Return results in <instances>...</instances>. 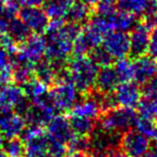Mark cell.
Segmentation results:
<instances>
[{"instance_id":"ee69618b","label":"cell","mask_w":157,"mask_h":157,"mask_svg":"<svg viewBox=\"0 0 157 157\" xmlns=\"http://www.w3.org/2000/svg\"><path fill=\"white\" fill-rule=\"evenodd\" d=\"M69 157H99L97 155H95L94 153H88L87 152H75V153H72Z\"/></svg>"},{"instance_id":"5b68a950","label":"cell","mask_w":157,"mask_h":157,"mask_svg":"<svg viewBox=\"0 0 157 157\" xmlns=\"http://www.w3.org/2000/svg\"><path fill=\"white\" fill-rule=\"evenodd\" d=\"M24 155L26 157L48 156L50 140L42 126L30 125L23 132Z\"/></svg>"},{"instance_id":"b9f144b4","label":"cell","mask_w":157,"mask_h":157,"mask_svg":"<svg viewBox=\"0 0 157 157\" xmlns=\"http://www.w3.org/2000/svg\"><path fill=\"white\" fill-rule=\"evenodd\" d=\"M11 63L12 61L10 60V54L7 51L0 48V70L7 67V66L11 65Z\"/></svg>"},{"instance_id":"5bb4252c","label":"cell","mask_w":157,"mask_h":157,"mask_svg":"<svg viewBox=\"0 0 157 157\" xmlns=\"http://www.w3.org/2000/svg\"><path fill=\"white\" fill-rule=\"evenodd\" d=\"M46 135L50 141L66 144L74 135L72 131L70 121L63 115H54L48 123Z\"/></svg>"},{"instance_id":"3957f363","label":"cell","mask_w":157,"mask_h":157,"mask_svg":"<svg viewBox=\"0 0 157 157\" xmlns=\"http://www.w3.org/2000/svg\"><path fill=\"white\" fill-rule=\"evenodd\" d=\"M99 67L90 57L74 56L69 61L67 75L78 92L88 93L96 83Z\"/></svg>"},{"instance_id":"cb8c5ba5","label":"cell","mask_w":157,"mask_h":157,"mask_svg":"<svg viewBox=\"0 0 157 157\" xmlns=\"http://www.w3.org/2000/svg\"><path fill=\"white\" fill-rule=\"evenodd\" d=\"M26 98L30 99L33 102L45 98L48 95V85L43 82L39 81L37 78H31L24 83V87L22 88Z\"/></svg>"},{"instance_id":"d590c367","label":"cell","mask_w":157,"mask_h":157,"mask_svg":"<svg viewBox=\"0 0 157 157\" xmlns=\"http://www.w3.org/2000/svg\"><path fill=\"white\" fill-rule=\"evenodd\" d=\"M90 58L97 63V66H100V67H107L110 66L112 63V57L109 55V53L105 50L103 48H96L93 50L92 52V56Z\"/></svg>"},{"instance_id":"4fadbf2b","label":"cell","mask_w":157,"mask_h":157,"mask_svg":"<svg viewBox=\"0 0 157 157\" xmlns=\"http://www.w3.org/2000/svg\"><path fill=\"white\" fill-rule=\"evenodd\" d=\"M112 95H113L116 107L118 105V107L129 108V109L138 107L142 97L140 87L132 82L118 84Z\"/></svg>"},{"instance_id":"277c9868","label":"cell","mask_w":157,"mask_h":157,"mask_svg":"<svg viewBox=\"0 0 157 157\" xmlns=\"http://www.w3.org/2000/svg\"><path fill=\"white\" fill-rule=\"evenodd\" d=\"M136 115L133 109L129 108H114L107 111L100 120V128L113 133H124L135 125Z\"/></svg>"},{"instance_id":"836d02e7","label":"cell","mask_w":157,"mask_h":157,"mask_svg":"<svg viewBox=\"0 0 157 157\" xmlns=\"http://www.w3.org/2000/svg\"><path fill=\"white\" fill-rule=\"evenodd\" d=\"M2 148L7 157H21L24 155V143L18 138L7 139L3 142Z\"/></svg>"},{"instance_id":"7dc6e473","label":"cell","mask_w":157,"mask_h":157,"mask_svg":"<svg viewBox=\"0 0 157 157\" xmlns=\"http://www.w3.org/2000/svg\"><path fill=\"white\" fill-rule=\"evenodd\" d=\"M59 1H60V2L63 3V5H65L66 7H67L68 9H69V8L71 7V6L73 5L74 2H75L76 0H59Z\"/></svg>"},{"instance_id":"f907efd6","label":"cell","mask_w":157,"mask_h":157,"mask_svg":"<svg viewBox=\"0 0 157 157\" xmlns=\"http://www.w3.org/2000/svg\"><path fill=\"white\" fill-rule=\"evenodd\" d=\"M153 139H154L155 143H156V145H157V124H156V130H155V135H154V137H153Z\"/></svg>"},{"instance_id":"f6af8a7d","label":"cell","mask_w":157,"mask_h":157,"mask_svg":"<svg viewBox=\"0 0 157 157\" xmlns=\"http://www.w3.org/2000/svg\"><path fill=\"white\" fill-rule=\"evenodd\" d=\"M142 157H157V148H154V150L150 148Z\"/></svg>"},{"instance_id":"44dd1931","label":"cell","mask_w":157,"mask_h":157,"mask_svg":"<svg viewBox=\"0 0 157 157\" xmlns=\"http://www.w3.org/2000/svg\"><path fill=\"white\" fill-rule=\"evenodd\" d=\"M139 115L156 122L157 121V90H144L138 105Z\"/></svg>"},{"instance_id":"ba28073f","label":"cell","mask_w":157,"mask_h":157,"mask_svg":"<svg viewBox=\"0 0 157 157\" xmlns=\"http://www.w3.org/2000/svg\"><path fill=\"white\" fill-rule=\"evenodd\" d=\"M90 151L99 157H107L120 147L121 137L118 133L105 131L103 129H95L88 137Z\"/></svg>"},{"instance_id":"83f0119b","label":"cell","mask_w":157,"mask_h":157,"mask_svg":"<svg viewBox=\"0 0 157 157\" xmlns=\"http://www.w3.org/2000/svg\"><path fill=\"white\" fill-rule=\"evenodd\" d=\"M117 6L120 10L129 12L136 16L144 15L150 11L147 0H118Z\"/></svg>"},{"instance_id":"603a6c76","label":"cell","mask_w":157,"mask_h":157,"mask_svg":"<svg viewBox=\"0 0 157 157\" xmlns=\"http://www.w3.org/2000/svg\"><path fill=\"white\" fill-rule=\"evenodd\" d=\"M18 5L17 0H0V33L8 31L10 23L18 12Z\"/></svg>"},{"instance_id":"74e56055","label":"cell","mask_w":157,"mask_h":157,"mask_svg":"<svg viewBox=\"0 0 157 157\" xmlns=\"http://www.w3.org/2000/svg\"><path fill=\"white\" fill-rule=\"evenodd\" d=\"M67 153H68V147L66 144L59 143V142L50 141L48 156H50V157H66Z\"/></svg>"},{"instance_id":"9c48e42d","label":"cell","mask_w":157,"mask_h":157,"mask_svg":"<svg viewBox=\"0 0 157 157\" xmlns=\"http://www.w3.org/2000/svg\"><path fill=\"white\" fill-rule=\"evenodd\" d=\"M29 105L21 87L15 85H0V114L16 109L23 115Z\"/></svg>"},{"instance_id":"d4e9b609","label":"cell","mask_w":157,"mask_h":157,"mask_svg":"<svg viewBox=\"0 0 157 157\" xmlns=\"http://www.w3.org/2000/svg\"><path fill=\"white\" fill-rule=\"evenodd\" d=\"M33 73L39 81L48 85V84H52L56 81L57 67L48 60H40L39 63L35 65Z\"/></svg>"},{"instance_id":"7402d4cb","label":"cell","mask_w":157,"mask_h":157,"mask_svg":"<svg viewBox=\"0 0 157 157\" xmlns=\"http://www.w3.org/2000/svg\"><path fill=\"white\" fill-rule=\"evenodd\" d=\"M108 18L113 30L123 31V33L131 31L137 25V16L122 10L113 12L111 15L108 16Z\"/></svg>"},{"instance_id":"8d00e7d4","label":"cell","mask_w":157,"mask_h":157,"mask_svg":"<svg viewBox=\"0 0 157 157\" xmlns=\"http://www.w3.org/2000/svg\"><path fill=\"white\" fill-rule=\"evenodd\" d=\"M118 0H100L97 5V12L98 15L108 16L111 15L113 12H115V6L117 5Z\"/></svg>"},{"instance_id":"e575fe53","label":"cell","mask_w":157,"mask_h":157,"mask_svg":"<svg viewBox=\"0 0 157 157\" xmlns=\"http://www.w3.org/2000/svg\"><path fill=\"white\" fill-rule=\"evenodd\" d=\"M67 147H68V151L71 153L87 152V151H90V141H88V137L73 135L71 139L69 140V142L67 143Z\"/></svg>"},{"instance_id":"7c38bea8","label":"cell","mask_w":157,"mask_h":157,"mask_svg":"<svg viewBox=\"0 0 157 157\" xmlns=\"http://www.w3.org/2000/svg\"><path fill=\"white\" fill-rule=\"evenodd\" d=\"M102 48L113 59L125 58L130 54L129 36L123 31H110L102 41Z\"/></svg>"},{"instance_id":"ffe728a7","label":"cell","mask_w":157,"mask_h":157,"mask_svg":"<svg viewBox=\"0 0 157 157\" xmlns=\"http://www.w3.org/2000/svg\"><path fill=\"white\" fill-rule=\"evenodd\" d=\"M118 84H120V81H118V78L113 67L107 66V67H102L98 71L95 86L99 90V93L111 94L115 90Z\"/></svg>"},{"instance_id":"30bf717a","label":"cell","mask_w":157,"mask_h":157,"mask_svg":"<svg viewBox=\"0 0 157 157\" xmlns=\"http://www.w3.org/2000/svg\"><path fill=\"white\" fill-rule=\"evenodd\" d=\"M120 147L129 157H142L151 148V139L136 129H129L121 137Z\"/></svg>"},{"instance_id":"816d5d0a","label":"cell","mask_w":157,"mask_h":157,"mask_svg":"<svg viewBox=\"0 0 157 157\" xmlns=\"http://www.w3.org/2000/svg\"><path fill=\"white\" fill-rule=\"evenodd\" d=\"M0 157H7V155L5 154V152L1 150H0Z\"/></svg>"},{"instance_id":"4316f807","label":"cell","mask_w":157,"mask_h":157,"mask_svg":"<svg viewBox=\"0 0 157 157\" xmlns=\"http://www.w3.org/2000/svg\"><path fill=\"white\" fill-rule=\"evenodd\" d=\"M70 125L74 135L90 137V133L95 130V121L90 118L81 117V116L71 115Z\"/></svg>"},{"instance_id":"9a60e30c","label":"cell","mask_w":157,"mask_h":157,"mask_svg":"<svg viewBox=\"0 0 157 157\" xmlns=\"http://www.w3.org/2000/svg\"><path fill=\"white\" fill-rule=\"evenodd\" d=\"M26 120L18 112L0 114V132L6 139L18 138L26 129Z\"/></svg>"},{"instance_id":"8fae6325","label":"cell","mask_w":157,"mask_h":157,"mask_svg":"<svg viewBox=\"0 0 157 157\" xmlns=\"http://www.w3.org/2000/svg\"><path fill=\"white\" fill-rule=\"evenodd\" d=\"M55 110L56 108L54 107L50 96L48 95L45 98L35 101L31 105H28L26 111L23 113V116L26 120V123L43 127V125L48 124L55 115Z\"/></svg>"},{"instance_id":"ac0fdd59","label":"cell","mask_w":157,"mask_h":157,"mask_svg":"<svg viewBox=\"0 0 157 157\" xmlns=\"http://www.w3.org/2000/svg\"><path fill=\"white\" fill-rule=\"evenodd\" d=\"M151 29L145 24H137L130 31L129 43H130V54L135 57L145 55L147 53L148 42H150Z\"/></svg>"},{"instance_id":"bcb514c9","label":"cell","mask_w":157,"mask_h":157,"mask_svg":"<svg viewBox=\"0 0 157 157\" xmlns=\"http://www.w3.org/2000/svg\"><path fill=\"white\" fill-rule=\"evenodd\" d=\"M107 157H129V156H127V155L123 152H117V151H115V152L109 154Z\"/></svg>"},{"instance_id":"6da1fadb","label":"cell","mask_w":157,"mask_h":157,"mask_svg":"<svg viewBox=\"0 0 157 157\" xmlns=\"http://www.w3.org/2000/svg\"><path fill=\"white\" fill-rule=\"evenodd\" d=\"M81 33L80 25L70 22L55 33H50L46 39L45 55L48 61L56 67L63 65L72 53L73 41Z\"/></svg>"},{"instance_id":"f5cc1de1","label":"cell","mask_w":157,"mask_h":157,"mask_svg":"<svg viewBox=\"0 0 157 157\" xmlns=\"http://www.w3.org/2000/svg\"><path fill=\"white\" fill-rule=\"evenodd\" d=\"M154 82H155V84H156V86H157V74H156V76L154 78Z\"/></svg>"},{"instance_id":"e0dca14e","label":"cell","mask_w":157,"mask_h":157,"mask_svg":"<svg viewBox=\"0 0 157 157\" xmlns=\"http://www.w3.org/2000/svg\"><path fill=\"white\" fill-rule=\"evenodd\" d=\"M133 72L135 76L133 80L139 84H144L151 82L157 74V61L153 59L151 56L136 57L133 61Z\"/></svg>"},{"instance_id":"f1b7e54d","label":"cell","mask_w":157,"mask_h":157,"mask_svg":"<svg viewBox=\"0 0 157 157\" xmlns=\"http://www.w3.org/2000/svg\"><path fill=\"white\" fill-rule=\"evenodd\" d=\"M114 70L118 78L120 83H126V82H132L135 72H133V63L128 58L117 59L114 66Z\"/></svg>"},{"instance_id":"f546056e","label":"cell","mask_w":157,"mask_h":157,"mask_svg":"<svg viewBox=\"0 0 157 157\" xmlns=\"http://www.w3.org/2000/svg\"><path fill=\"white\" fill-rule=\"evenodd\" d=\"M7 33L13 38L14 41L21 43L30 36V30L20 18H14L13 21H11Z\"/></svg>"},{"instance_id":"52a82bcc","label":"cell","mask_w":157,"mask_h":157,"mask_svg":"<svg viewBox=\"0 0 157 157\" xmlns=\"http://www.w3.org/2000/svg\"><path fill=\"white\" fill-rule=\"evenodd\" d=\"M45 48L46 39L43 36L39 33L30 35L25 41L22 42V45L17 48L16 52L14 53V61L36 65L45 54Z\"/></svg>"},{"instance_id":"f35d334b","label":"cell","mask_w":157,"mask_h":157,"mask_svg":"<svg viewBox=\"0 0 157 157\" xmlns=\"http://www.w3.org/2000/svg\"><path fill=\"white\" fill-rule=\"evenodd\" d=\"M148 56L157 61V27L152 29L150 33V42L147 48Z\"/></svg>"},{"instance_id":"d6986e66","label":"cell","mask_w":157,"mask_h":157,"mask_svg":"<svg viewBox=\"0 0 157 157\" xmlns=\"http://www.w3.org/2000/svg\"><path fill=\"white\" fill-rule=\"evenodd\" d=\"M102 108L98 97H86L83 100H78L71 109V115L97 120L102 113Z\"/></svg>"},{"instance_id":"681fc988","label":"cell","mask_w":157,"mask_h":157,"mask_svg":"<svg viewBox=\"0 0 157 157\" xmlns=\"http://www.w3.org/2000/svg\"><path fill=\"white\" fill-rule=\"evenodd\" d=\"M3 142H5V137H3V136H2V133L0 132V148L2 147Z\"/></svg>"},{"instance_id":"2e32d148","label":"cell","mask_w":157,"mask_h":157,"mask_svg":"<svg viewBox=\"0 0 157 157\" xmlns=\"http://www.w3.org/2000/svg\"><path fill=\"white\" fill-rule=\"evenodd\" d=\"M20 20L27 28L35 33H40L46 30L48 17L43 9L39 7H24L20 11Z\"/></svg>"},{"instance_id":"d6a6232c","label":"cell","mask_w":157,"mask_h":157,"mask_svg":"<svg viewBox=\"0 0 157 157\" xmlns=\"http://www.w3.org/2000/svg\"><path fill=\"white\" fill-rule=\"evenodd\" d=\"M133 127L136 130L139 131L143 136L153 139L155 135V130H156V123L150 118L143 117V116H139V117L137 116Z\"/></svg>"},{"instance_id":"db71d44e","label":"cell","mask_w":157,"mask_h":157,"mask_svg":"<svg viewBox=\"0 0 157 157\" xmlns=\"http://www.w3.org/2000/svg\"><path fill=\"white\" fill-rule=\"evenodd\" d=\"M45 157H50V156H45Z\"/></svg>"},{"instance_id":"7a4b0ae2","label":"cell","mask_w":157,"mask_h":157,"mask_svg":"<svg viewBox=\"0 0 157 157\" xmlns=\"http://www.w3.org/2000/svg\"><path fill=\"white\" fill-rule=\"evenodd\" d=\"M111 30L113 29L108 17L101 15L93 17L87 26L74 39L72 53L74 56H84L90 51L99 48L105 37Z\"/></svg>"},{"instance_id":"1f68e13d","label":"cell","mask_w":157,"mask_h":157,"mask_svg":"<svg viewBox=\"0 0 157 157\" xmlns=\"http://www.w3.org/2000/svg\"><path fill=\"white\" fill-rule=\"evenodd\" d=\"M44 12L48 18H60L63 20L68 13V8L59 1V0H48L44 5Z\"/></svg>"},{"instance_id":"8992f818","label":"cell","mask_w":157,"mask_h":157,"mask_svg":"<svg viewBox=\"0 0 157 157\" xmlns=\"http://www.w3.org/2000/svg\"><path fill=\"white\" fill-rule=\"evenodd\" d=\"M48 96L57 110L68 111L78 101V90L68 78H61L48 92Z\"/></svg>"},{"instance_id":"ab89813d","label":"cell","mask_w":157,"mask_h":157,"mask_svg":"<svg viewBox=\"0 0 157 157\" xmlns=\"http://www.w3.org/2000/svg\"><path fill=\"white\" fill-rule=\"evenodd\" d=\"M65 25V22L63 20H60V18H54V20H51L50 22L48 23V26H46V31L48 33H55L57 31H59L63 26Z\"/></svg>"},{"instance_id":"7bdbcfd3","label":"cell","mask_w":157,"mask_h":157,"mask_svg":"<svg viewBox=\"0 0 157 157\" xmlns=\"http://www.w3.org/2000/svg\"><path fill=\"white\" fill-rule=\"evenodd\" d=\"M24 7H39L45 2V0H17Z\"/></svg>"},{"instance_id":"484cf974","label":"cell","mask_w":157,"mask_h":157,"mask_svg":"<svg viewBox=\"0 0 157 157\" xmlns=\"http://www.w3.org/2000/svg\"><path fill=\"white\" fill-rule=\"evenodd\" d=\"M67 15L70 22L80 25L81 23L90 20V15H92V9H90V6L85 3L84 1H75L68 9Z\"/></svg>"},{"instance_id":"c3c4849f","label":"cell","mask_w":157,"mask_h":157,"mask_svg":"<svg viewBox=\"0 0 157 157\" xmlns=\"http://www.w3.org/2000/svg\"><path fill=\"white\" fill-rule=\"evenodd\" d=\"M83 1L90 6H95V5H98V2L100 0H83Z\"/></svg>"},{"instance_id":"4dcf8cb0","label":"cell","mask_w":157,"mask_h":157,"mask_svg":"<svg viewBox=\"0 0 157 157\" xmlns=\"http://www.w3.org/2000/svg\"><path fill=\"white\" fill-rule=\"evenodd\" d=\"M35 70V65L26 63H20V61H14L13 63V80L18 83L24 84L29 78Z\"/></svg>"},{"instance_id":"60d3db41","label":"cell","mask_w":157,"mask_h":157,"mask_svg":"<svg viewBox=\"0 0 157 157\" xmlns=\"http://www.w3.org/2000/svg\"><path fill=\"white\" fill-rule=\"evenodd\" d=\"M143 24H145L150 29H153V28H155V27H157V11L144 14Z\"/></svg>"}]
</instances>
